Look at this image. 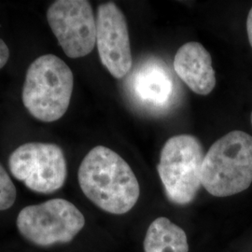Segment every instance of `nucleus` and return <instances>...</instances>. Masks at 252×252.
Here are the masks:
<instances>
[{
	"label": "nucleus",
	"instance_id": "nucleus-6",
	"mask_svg": "<svg viewBox=\"0 0 252 252\" xmlns=\"http://www.w3.org/2000/svg\"><path fill=\"white\" fill-rule=\"evenodd\" d=\"M9 167L16 180L37 193L50 194L61 189L67 176L63 151L52 143L21 145L10 154Z\"/></svg>",
	"mask_w": 252,
	"mask_h": 252
},
{
	"label": "nucleus",
	"instance_id": "nucleus-11",
	"mask_svg": "<svg viewBox=\"0 0 252 252\" xmlns=\"http://www.w3.org/2000/svg\"><path fill=\"white\" fill-rule=\"evenodd\" d=\"M145 252H189L187 234L167 218L160 217L149 226L144 239Z\"/></svg>",
	"mask_w": 252,
	"mask_h": 252
},
{
	"label": "nucleus",
	"instance_id": "nucleus-12",
	"mask_svg": "<svg viewBox=\"0 0 252 252\" xmlns=\"http://www.w3.org/2000/svg\"><path fill=\"white\" fill-rule=\"evenodd\" d=\"M16 200V188L6 169L0 163V211L12 207Z\"/></svg>",
	"mask_w": 252,
	"mask_h": 252
},
{
	"label": "nucleus",
	"instance_id": "nucleus-4",
	"mask_svg": "<svg viewBox=\"0 0 252 252\" xmlns=\"http://www.w3.org/2000/svg\"><path fill=\"white\" fill-rule=\"evenodd\" d=\"M204 158L203 146L193 135H175L165 142L157 170L172 203L185 206L194 200L202 185Z\"/></svg>",
	"mask_w": 252,
	"mask_h": 252
},
{
	"label": "nucleus",
	"instance_id": "nucleus-15",
	"mask_svg": "<svg viewBox=\"0 0 252 252\" xmlns=\"http://www.w3.org/2000/svg\"><path fill=\"white\" fill-rule=\"evenodd\" d=\"M251 121H252V116H251Z\"/></svg>",
	"mask_w": 252,
	"mask_h": 252
},
{
	"label": "nucleus",
	"instance_id": "nucleus-8",
	"mask_svg": "<svg viewBox=\"0 0 252 252\" xmlns=\"http://www.w3.org/2000/svg\"><path fill=\"white\" fill-rule=\"evenodd\" d=\"M96 46L100 60L115 79L132 68L133 58L126 16L112 2L101 4L96 15Z\"/></svg>",
	"mask_w": 252,
	"mask_h": 252
},
{
	"label": "nucleus",
	"instance_id": "nucleus-1",
	"mask_svg": "<svg viewBox=\"0 0 252 252\" xmlns=\"http://www.w3.org/2000/svg\"><path fill=\"white\" fill-rule=\"evenodd\" d=\"M78 180L84 195L110 214L129 212L140 195L139 183L130 165L105 146H96L87 153Z\"/></svg>",
	"mask_w": 252,
	"mask_h": 252
},
{
	"label": "nucleus",
	"instance_id": "nucleus-3",
	"mask_svg": "<svg viewBox=\"0 0 252 252\" xmlns=\"http://www.w3.org/2000/svg\"><path fill=\"white\" fill-rule=\"evenodd\" d=\"M74 88L70 67L54 54L41 55L27 69L22 100L27 111L44 123L58 121L69 107Z\"/></svg>",
	"mask_w": 252,
	"mask_h": 252
},
{
	"label": "nucleus",
	"instance_id": "nucleus-2",
	"mask_svg": "<svg viewBox=\"0 0 252 252\" xmlns=\"http://www.w3.org/2000/svg\"><path fill=\"white\" fill-rule=\"evenodd\" d=\"M202 186L216 197L240 193L252 183V136L234 130L217 140L202 165Z\"/></svg>",
	"mask_w": 252,
	"mask_h": 252
},
{
	"label": "nucleus",
	"instance_id": "nucleus-14",
	"mask_svg": "<svg viewBox=\"0 0 252 252\" xmlns=\"http://www.w3.org/2000/svg\"><path fill=\"white\" fill-rule=\"evenodd\" d=\"M247 33H248L250 44L252 48V8L250 10L247 18Z\"/></svg>",
	"mask_w": 252,
	"mask_h": 252
},
{
	"label": "nucleus",
	"instance_id": "nucleus-10",
	"mask_svg": "<svg viewBox=\"0 0 252 252\" xmlns=\"http://www.w3.org/2000/svg\"><path fill=\"white\" fill-rule=\"evenodd\" d=\"M174 69L190 90L200 95L209 94L216 86L212 59L206 48L191 41L181 46L174 58Z\"/></svg>",
	"mask_w": 252,
	"mask_h": 252
},
{
	"label": "nucleus",
	"instance_id": "nucleus-7",
	"mask_svg": "<svg viewBox=\"0 0 252 252\" xmlns=\"http://www.w3.org/2000/svg\"><path fill=\"white\" fill-rule=\"evenodd\" d=\"M47 20L66 56L76 59L92 53L96 43V19L89 1H54Z\"/></svg>",
	"mask_w": 252,
	"mask_h": 252
},
{
	"label": "nucleus",
	"instance_id": "nucleus-13",
	"mask_svg": "<svg viewBox=\"0 0 252 252\" xmlns=\"http://www.w3.org/2000/svg\"><path fill=\"white\" fill-rule=\"evenodd\" d=\"M9 58V50L3 39L0 38V69L8 63Z\"/></svg>",
	"mask_w": 252,
	"mask_h": 252
},
{
	"label": "nucleus",
	"instance_id": "nucleus-5",
	"mask_svg": "<svg viewBox=\"0 0 252 252\" xmlns=\"http://www.w3.org/2000/svg\"><path fill=\"white\" fill-rule=\"evenodd\" d=\"M16 225L29 242L51 247L71 242L85 225V218L71 202L55 198L23 208Z\"/></svg>",
	"mask_w": 252,
	"mask_h": 252
},
{
	"label": "nucleus",
	"instance_id": "nucleus-9",
	"mask_svg": "<svg viewBox=\"0 0 252 252\" xmlns=\"http://www.w3.org/2000/svg\"><path fill=\"white\" fill-rule=\"evenodd\" d=\"M174 77L160 60L150 59L141 63L132 76L131 89L135 97L153 109L167 108L175 94Z\"/></svg>",
	"mask_w": 252,
	"mask_h": 252
}]
</instances>
